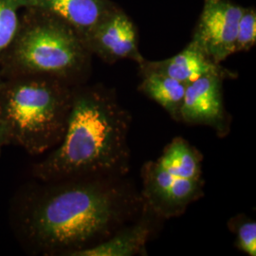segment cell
Returning a JSON list of instances; mask_svg holds the SVG:
<instances>
[{"mask_svg": "<svg viewBox=\"0 0 256 256\" xmlns=\"http://www.w3.org/2000/svg\"><path fill=\"white\" fill-rule=\"evenodd\" d=\"M30 203L26 236L45 254L72 256L110 238L144 209L140 194L122 176L55 182Z\"/></svg>", "mask_w": 256, "mask_h": 256, "instance_id": "obj_1", "label": "cell"}, {"mask_svg": "<svg viewBox=\"0 0 256 256\" xmlns=\"http://www.w3.org/2000/svg\"><path fill=\"white\" fill-rule=\"evenodd\" d=\"M132 117L104 86L74 90L64 136L34 173L45 182L90 176H124L129 170Z\"/></svg>", "mask_w": 256, "mask_h": 256, "instance_id": "obj_2", "label": "cell"}, {"mask_svg": "<svg viewBox=\"0 0 256 256\" xmlns=\"http://www.w3.org/2000/svg\"><path fill=\"white\" fill-rule=\"evenodd\" d=\"M74 90L46 75H27L0 86V120L8 144L41 155L62 140Z\"/></svg>", "mask_w": 256, "mask_h": 256, "instance_id": "obj_3", "label": "cell"}, {"mask_svg": "<svg viewBox=\"0 0 256 256\" xmlns=\"http://www.w3.org/2000/svg\"><path fill=\"white\" fill-rule=\"evenodd\" d=\"M202 153L185 138L176 137L156 160L142 169V191L147 207L160 218L180 216L203 196Z\"/></svg>", "mask_w": 256, "mask_h": 256, "instance_id": "obj_4", "label": "cell"}, {"mask_svg": "<svg viewBox=\"0 0 256 256\" xmlns=\"http://www.w3.org/2000/svg\"><path fill=\"white\" fill-rule=\"evenodd\" d=\"M45 16L12 42V63L25 75L68 82L88 70L92 54L70 25L52 14Z\"/></svg>", "mask_w": 256, "mask_h": 256, "instance_id": "obj_5", "label": "cell"}, {"mask_svg": "<svg viewBox=\"0 0 256 256\" xmlns=\"http://www.w3.org/2000/svg\"><path fill=\"white\" fill-rule=\"evenodd\" d=\"M234 77L236 74L230 72H214L187 84L180 122L209 126L220 137H225L230 130V117L224 106L223 81Z\"/></svg>", "mask_w": 256, "mask_h": 256, "instance_id": "obj_6", "label": "cell"}, {"mask_svg": "<svg viewBox=\"0 0 256 256\" xmlns=\"http://www.w3.org/2000/svg\"><path fill=\"white\" fill-rule=\"evenodd\" d=\"M244 7L230 0H204L192 40L216 63L236 54L238 23Z\"/></svg>", "mask_w": 256, "mask_h": 256, "instance_id": "obj_7", "label": "cell"}, {"mask_svg": "<svg viewBox=\"0 0 256 256\" xmlns=\"http://www.w3.org/2000/svg\"><path fill=\"white\" fill-rule=\"evenodd\" d=\"M84 44L92 54L108 64L129 59L138 64L146 59L140 52L137 28L118 5L92 28Z\"/></svg>", "mask_w": 256, "mask_h": 256, "instance_id": "obj_8", "label": "cell"}, {"mask_svg": "<svg viewBox=\"0 0 256 256\" xmlns=\"http://www.w3.org/2000/svg\"><path fill=\"white\" fill-rule=\"evenodd\" d=\"M25 8L52 14L70 25L84 39L116 4L110 0H19Z\"/></svg>", "mask_w": 256, "mask_h": 256, "instance_id": "obj_9", "label": "cell"}, {"mask_svg": "<svg viewBox=\"0 0 256 256\" xmlns=\"http://www.w3.org/2000/svg\"><path fill=\"white\" fill-rule=\"evenodd\" d=\"M146 204V203H144ZM158 216L146 205L137 220L128 223L101 243L74 252L72 256H133L146 254Z\"/></svg>", "mask_w": 256, "mask_h": 256, "instance_id": "obj_10", "label": "cell"}, {"mask_svg": "<svg viewBox=\"0 0 256 256\" xmlns=\"http://www.w3.org/2000/svg\"><path fill=\"white\" fill-rule=\"evenodd\" d=\"M138 68L165 74L185 84H189L206 74L230 72L221 64L214 63L192 40L180 52L168 59L160 61L144 59L138 64Z\"/></svg>", "mask_w": 256, "mask_h": 256, "instance_id": "obj_11", "label": "cell"}, {"mask_svg": "<svg viewBox=\"0 0 256 256\" xmlns=\"http://www.w3.org/2000/svg\"><path fill=\"white\" fill-rule=\"evenodd\" d=\"M142 81L138 90L156 102L180 122V114L187 84L164 74L140 68Z\"/></svg>", "mask_w": 256, "mask_h": 256, "instance_id": "obj_12", "label": "cell"}, {"mask_svg": "<svg viewBox=\"0 0 256 256\" xmlns=\"http://www.w3.org/2000/svg\"><path fill=\"white\" fill-rule=\"evenodd\" d=\"M20 8L19 0H0V56L16 40Z\"/></svg>", "mask_w": 256, "mask_h": 256, "instance_id": "obj_13", "label": "cell"}, {"mask_svg": "<svg viewBox=\"0 0 256 256\" xmlns=\"http://www.w3.org/2000/svg\"><path fill=\"white\" fill-rule=\"evenodd\" d=\"M229 229L236 234V245L248 256H256V222L238 214L229 220Z\"/></svg>", "mask_w": 256, "mask_h": 256, "instance_id": "obj_14", "label": "cell"}, {"mask_svg": "<svg viewBox=\"0 0 256 256\" xmlns=\"http://www.w3.org/2000/svg\"><path fill=\"white\" fill-rule=\"evenodd\" d=\"M256 43V10L252 7H244L238 23L236 54L250 50Z\"/></svg>", "mask_w": 256, "mask_h": 256, "instance_id": "obj_15", "label": "cell"}, {"mask_svg": "<svg viewBox=\"0 0 256 256\" xmlns=\"http://www.w3.org/2000/svg\"><path fill=\"white\" fill-rule=\"evenodd\" d=\"M7 144H8V140H7V137H6L4 128H3V126H2V122L0 120V154H1V151H2L3 146H7Z\"/></svg>", "mask_w": 256, "mask_h": 256, "instance_id": "obj_16", "label": "cell"}]
</instances>
